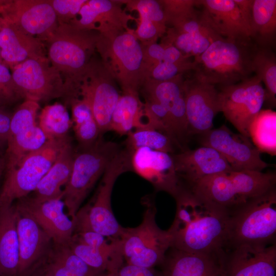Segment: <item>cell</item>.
I'll return each instance as SVG.
<instances>
[{
	"label": "cell",
	"instance_id": "cell-24",
	"mask_svg": "<svg viewBox=\"0 0 276 276\" xmlns=\"http://www.w3.org/2000/svg\"><path fill=\"white\" fill-rule=\"evenodd\" d=\"M122 5L120 1L87 0L71 23L99 32L127 30L128 22L134 18L123 10Z\"/></svg>",
	"mask_w": 276,
	"mask_h": 276
},
{
	"label": "cell",
	"instance_id": "cell-33",
	"mask_svg": "<svg viewBox=\"0 0 276 276\" xmlns=\"http://www.w3.org/2000/svg\"><path fill=\"white\" fill-rule=\"evenodd\" d=\"M251 38L258 47L273 48L276 35V1L254 0Z\"/></svg>",
	"mask_w": 276,
	"mask_h": 276
},
{
	"label": "cell",
	"instance_id": "cell-30",
	"mask_svg": "<svg viewBox=\"0 0 276 276\" xmlns=\"http://www.w3.org/2000/svg\"><path fill=\"white\" fill-rule=\"evenodd\" d=\"M128 10L136 11L139 14L137 26L134 33L142 45L157 42L165 34L167 25L159 1H120Z\"/></svg>",
	"mask_w": 276,
	"mask_h": 276
},
{
	"label": "cell",
	"instance_id": "cell-31",
	"mask_svg": "<svg viewBox=\"0 0 276 276\" xmlns=\"http://www.w3.org/2000/svg\"><path fill=\"white\" fill-rule=\"evenodd\" d=\"M19 242L14 203L0 204V276H18Z\"/></svg>",
	"mask_w": 276,
	"mask_h": 276
},
{
	"label": "cell",
	"instance_id": "cell-39",
	"mask_svg": "<svg viewBox=\"0 0 276 276\" xmlns=\"http://www.w3.org/2000/svg\"><path fill=\"white\" fill-rule=\"evenodd\" d=\"M38 117V124L48 140L68 136L73 124L65 105L57 102L46 105L41 109Z\"/></svg>",
	"mask_w": 276,
	"mask_h": 276
},
{
	"label": "cell",
	"instance_id": "cell-16",
	"mask_svg": "<svg viewBox=\"0 0 276 276\" xmlns=\"http://www.w3.org/2000/svg\"><path fill=\"white\" fill-rule=\"evenodd\" d=\"M223 38L215 30L202 8L167 28L162 42L170 44L188 58H194L204 52L215 41Z\"/></svg>",
	"mask_w": 276,
	"mask_h": 276
},
{
	"label": "cell",
	"instance_id": "cell-22",
	"mask_svg": "<svg viewBox=\"0 0 276 276\" xmlns=\"http://www.w3.org/2000/svg\"><path fill=\"white\" fill-rule=\"evenodd\" d=\"M14 206L19 242L18 276H23L45 260L53 242L27 212Z\"/></svg>",
	"mask_w": 276,
	"mask_h": 276
},
{
	"label": "cell",
	"instance_id": "cell-49",
	"mask_svg": "<svg viewBox=\"0 0 276 276\" xmlns=\"http://www.w3.org/2000/svg\"><path fill=\"white\" fill-rule=\"evenodd\" d=\"M234 1L237 5L244 21L250 30L252 21V10L254 0Z\"/></svg>",
	"mask_w": 276,
	"mask_h": 276
},
{
	"label": "cell",
	"instance_id": "cell-4",
	"mask_svg": "<svg viewBox=\"0 0 276 276\" xmlns=\"http://www.w3.org/2000/svg\"><path fill=\"white\" fill-rule=\"evenodd\" d=\"M99 32L72 23L58 24L47 43V58L64 81V98L72 94L96 51Z\"/></svg>",
	"mask_w": 276,
	"mask_h": 276
},
{
	"label": "cell",
	"instance_id": "cell-14",
	"mask_svg": "<svg viewBox=\"0 0 276 276\" xmlns=\"http://www.w3.org/2000/svg\"><path fill=\"white\" fill-rule=\"evenodd\" d=\"M0 17L42 41H45L58 25L50 0L0 1Z\"/></svg>",
	"mask_w": 276,
	"mask_h": 276
},
{
	"label": "cell",
	"instance_id": "cell-35",
	"mask_svg": "<svg viewBox=\"0 0 276 276\" xmlns=\"http://www.w3.org/2000/svg\"><path fill=\"white\" fill-rule=\"evenodd\" d=\"M48 139L38 124L9 136L7 143L6 167L15 165L28 154L41 148Z\"/></svg>",
	"mask_w": 276,
	"mask_h": 276
},
{
	"label": "cell",
	"instance_id": "cell-36",
	"mask_svg": "<svg viewBox=\"0 0 276 276\" xmlns=\"http://www.w3.org/2000/svg\"><path fill=\"white\" fill-rule=\"evenodd\" d=\"M249 138L261 152L276 154V112L271 109H261L250 123Z\"/></svg>",
	"mask_w": 276,
	"mask_h": 276
},
{
	"label": "cell",
	"instance_id": "cell-29",
	"mask_svg": "<svg viewBox=\"0 0 276 276\" xmlns=\"http://www.w3.org/2000/svg\"><path fill=\"white\" fill-rule=\"evenodd\" d=\"M145 128L158 130L139 93H121L112 114L109 131L127 135L134 129Z\"/></svg>",
	"mask_w": 276,
	"mask_h": 276
},
{
	"label": "cell",
	"instance_id": "cell-25",
	"mask_svg": "<svg viewBox=\"0 0 276 276\" xmlns=\"http://www.w3.org/2000/svg\"><path fill=\"white\" fill-rule=\"evenodd\" d=\"M171 249L161 266L164 276H222L225 253L201 254Z\"/></svg>",
	"mask_w": 276,
	"mask_h": 276
},
{
	"label": "cell",
	"instance_id": "cell-45",
	"mask_svg": "<svg viewBox=\"0 0 276 276\" xmlns=\"http://www.w3.org/2000/svg\"><path fill=\"white\" fill-rule=\"evenodd\" d=\"M87 0H50L57 15L58 24L71 22L77 16Z\"/></svg>",
	"mask_w": 276,
	"mask_h": 276
},
{
	"label": "cell",
	"instance_id": "cell-20",
	"mask_svg": "<svg viewBox=\"0 0 276 276\" xmlns=\"http://www.w3.org/2000/svg\"><path fill=\"white\" fill-rule=\"evenodd\" d=\"M276 244H243L225 251L222 276H275Z\"/></svg>",
	"mask_w": 276,
	"mask_h": 276
},
{
	"label": "cell",
	"instance_id": "cell-15",
	"mask_svg": "<svg viewBox=\"0 0 276 276\" xmlns=\"http://www.w3.org/2000/svg\"><path fill=\"white\" fill-rule=\"evenodd\" d=\"M200 135L202 146L217 151L233 170L262 171L268 166L249 138L233 132L225 125L212 128Z\"/></svg>",
	"mask_w": 276,
	"mask_h": 276
},
{
	"label": "cell",
	"instance_id": "cell-46",
	"mask_svg": "<svg viewBox=\"0 0 276 276\" xmlns=\"http://www.w3.org/2000/svg\"><path fill=\"white\" fill-rule=\"evenodd\" d=\"M102 276H164L161 270L128 264H124L113 274L104 273Z\"/></svg>",
	"mask_w": 276,
	"mask_h": 276
},
{
	"label": "cell",
	"instance_id": "cell-27",
	"mask_svg": "<svg viewBox=\"0 0 276 276\" xmlns=\"http://www.w3.org/2000/svg\"><path fill=\"white\" fill-rule=\"evenodd\" d=\"M199 6L222 37L233 40L251 39L250 29L234 0H199Z\"/></svg>",
	"mask_w": 276,
	"mask_h": 276
},
{
	"label": "cell",
	"instance_id": "cell-21",
	"mask_svg": "<svg viewBox=\"0 0 276 276\" xmlns=\"http://www.w3.org/2000/svg\"><path fill=\"white\" fill-rule=\"evenodd\" d=\"M14 204L27 212L54 244L69 245L74 234V223L64 212L62 198L38 202L27 196L16 200Z\"/></svg>",
	"mask_w": 276,
	"mask_h": 276
},
{
	"label": "cell",
	"instance_id": "cell-3",
	"mask_svg": "<svg viewBox=\"0 0 276 276\" xmlns=\"http://www.w3.org/2000/svg\"><path fill=\"white\" fill-rule=\"evenodd\" d=\"M275 182L274 173L231 170L204 177L187 188L229 215L275 188Z\"/></svg>",
	"mask_w": 276,
	"mask_h": 276
},
{
	"label": "cell",
	"instance_id": "cell-13",
	"mask_svg": "<svg viewBox=\"0 0 276 276\" xmlns=\"http://www.w3.org/2000/svg\"><path fill=\"white\" fill-rule=\"evenodd\" d=\"M10 69L22 99L39 103L64 97L63 79L47 57L28 59Z\"/></svg>",
	"mask_w": 276,
	"mask_h": 276
},
{
	"label": "cell",
	"instance_id": "cell-5",
	"mask_svg": "<svg viewBox=\"0 0 276 276\" xmlns=\"http://www.w3.org/2000/svg\"><path fill=\"white\" fill-rule=\"evenodd\" d=\"M96 51L121 93H139L147 78L148 68L134 30L99 32Z\"/></svg>",
	"mask_w": 276,
	"mask_h": 276
},
{
	"label": "cell",
	"instance_id": "cell-11",
	"mask_svg": "<svg viewBox=\"0 0 276 276\" xmlns=\"http://www.w3.org/2000/svg\"><path fill=\"white\" fill-rule=\"evenodd\" d=\"M75 92L76 98L82 99L88 105L101 134L108 131L121 91L100 58L93 56L78 79Z\"/></svg>",
	"mask_w": 276,
	"mask_h": 276
},
{
	"label": "cell",
	"instance_id": "cell-50",
	"mask_svg": "<svg viewBox=\"0 0 276 276\" xmlns=\"http://www.w3.org/2000/svg\"><path fill=\"white\" fill-rule=\"evenodd\" d=\"M23 276H52L43 266L42 263L27 272Z\"/></svg>",
	"mask_w": 276,
	"mask_h": 276
},
{
	"label": "cell",
	"instance_id": "cell-37",
	"mask_svg": "<svg viewBox=\"0 0 276 276\" xmlns=\"http://www.w3.org/2000/svg\"><path fill=\"white\" fill-rule=\"evenodd\" d=\"M68 246L86 264L102 273H115L123 265L122 255L111 254L94 248L81 241L74 235Z\"/></svg>",
	"mask_w": 276,
	"mask_h": 276
},
{
	"label": "cell",
	"instance_id": "cell-40",
	"mask_svg": "<svg viewBox=\"0 0 276 276\" xmlns=\"http://www.w3.org/2000/svg\"><path fill=\"white\" fill-rule=\"evenodd\" d=\"M127 136L125 149L130 152L140 147H147L173 154L175 147L177 145L168 134L154 128L136 129L130 132Z\"/></svg>",
	"mask_w": 276,
	"mask_h": 276
},
{
	"label": "cell",
	"instance_id": "cell-9",
	"mask_svg": "<svg viewBox=\"0 0 276 276\" xmlns=\"http://www.w3.org/2000/svg\"><path fill=\"white\" fill-rule=\"evenodd\" d=\"M148 204L141 223L133 228L124 227L120 240L127 264L154 268L163 264L172 241L169 231L162 229L156 223L154 204Z\"/></svg>",
	"mask_w": 276,
	"mask_h": 276
},
{
	"label": "cell",
	"instance_id": "cell-38",
	"mask_svg": "<svg viewBox=\"0 0 276 276\" xmlns=\"http://www.w3.org/2000/svg\"><path fill=\"white\" fill-rule=\"evenodd\" d=\"M253 73L265 85V101L271 107L276 102V56L272 48L257 46L252 61Z\"/></svg>",
	"mask_w": 276,
	"mask_h": 276
},
{
	"label": "cell",
	"instance_id": "cell-28",
	"mask_svg": "<svg viewBox=\"0 0 276 276\" xmlns=\"http://www.w3.org/2000/svg\"><path fill=\"white\" fill-rule=\"evenodd\" d=\"M75 152L70 138L63 143L55 160L33 191L32 198L42 202L63 197L62 187L71 175Z\"/></svg>",
	"mask_w": 276,
	"mask_h": 276
},
{
	"label": "cell",
	"instance_id": "cell-18",
	"mask_svg": "<svg viewBox=\"0 0 276 276\" xmlns=\"http://www.w3.org/2000/svg\"><path fill=\"white\" fill-rule=\"evenodd\" d=\"M183 75L163 81L147 79L139 91L144 98L155 100L166 111L172 123L176 140L180 147L190 136L186 113Z\"/></svg>",
	"mask_w": 276,
	"mask_h": 276
},
{
	"label": "cell",
	"instance_id": "cell-1",
	"mask_svg": "<svg viewBox=\"0 0 276 276\" xmlns=\"http://www.w3.org/2000/svg\"><path fill=\"white\" fill-rule=\"evenodd\" d=\"M174 198L176 214L168 229L171 248L195 253H224L229 214L185 187Z\"/></svg>",
	"mask_w": 276,
	"mask_h": 276
},
{
	"label": "cell",
	"instance_id": "cell-34",
	"mask_svg": "<svg viewBox=\"0 0 276 276\" xmlns=\"http://www.w3.org/2000/svg\"><path fill=\"white\" fill-rule=\"evenodd\" d=\"M72 109V121L80 149L93 146L101 136L98 125L87 104L80 98L69 104Z\"/></svg>",
	"mask_w": 276,
	"mask_h": 276
},
{
	"label": "cell",
	"instance_id": "cell-12",
	"mask_svg": "<svg viewBox=\"0 0 276 276\" xmlns=\"http://www.w3.org/2000/svg\"><path fill=\"white\" fill-rule=\"evenodd\" d=\"M218 87L220 112L240 134L249 138V125L265 101L261 81L254 75L236 84Z\"/></svg>",
	"mask_w": 276,
	"mask_h": 276
},
{
	"label": "cell",
	"instance_id": "cell-23",
	"mask_svg": "<svg viewBox=\"0 0 276 276\" xmlns=\"http://www.w3.org/2000/svg\"><path fill=\"white\" fill-rule=\"evenodd\" d=\"M172 156L175 171L186 188L207 176L233 170L220 153L208 146L183 149Z\"/></svg>",
	"mask_w": 276,
	"mask_h": 276
},
{
	"label": "cell",
	"instance_id": "cell-43",
	"mask_svg": "<svg viewBox=\"0 0 276 276\" xmlns=\"http://www.w3.org/2000/svg\"><path fill=\"white\" fill-rule=\"evenodd\" d=\"M167 25L181 20L191 14L198 6L196 0H160Z\"/></svg>",
	"mask_w": 276,
	"mask_h": 276
},
{
	"label": "cell",
	"instance_id": "cell-19",
	"mask_svg": "<svg viewBox=\"0 0 276 276\" xmlns=\"http://www.w3.org/2000/svg\"><path fill=\"white\" fill-rule=\"evenodd\" d=\"M131 170L158 191L175 197L183 187L175 169L172 154L140 147L130 153Z\"/></svg>",
	"mask_w": 276,
	"mask_h": 276
},
{
	"label": "cell",
	"instance_id": "cell-44",
	"mask_svg": "<svg viewBox=\"0 0 276 276\" xmlns=\"http://www.w3.org/2000/svg\"><path fill=\"white\" fill-rule=\"evenodd\" d=\"M20 99L9 68L0 62V107L5 108Z\"/></svg>",
	"mask_w": 276,
	"mask_h": 276
},
{
	"label": "cell",
	"instance_id": "cell-41",
	"mask_svg": "<svg viewBox=\"0 0 276 276\" xmlns=\"http://www.w3.org/2000/svg\"><path fill=\"white\" fill-rule=\"evenodd\" d=\"M39 108L38 102L25 100L12 114L8 137L37 124Z\"/></svg>",
	"mask_w": 276,
	"mask_h": 276
},
{
	"label": "cell",
	"instance_id": "cell-32",
	"mask_svg": "<svg viewBox=\"0 0 276 276\" xmlns=\"http://www.w3.org/2000/svg\"><path fill=\"white\" fill-rule=\"evenodd\" d=\"M42 264L52 276H101L104 274L89 266L67 245L53 243Z\"/></svg>",
	"mask_w": 276,
	"mask_h": 276
},
{
	"label": "cell",
	"instance_id": "cell-48",
	"mask_svg": "<svg viewBox=\"0 0 276 276\" xmlns=\"http://www.w3.org/2000/svg\"><path fill=\"white\" fill-rule=\"evenodd\" d=\"M12 114L0 107V148L7 145Z\"/></svg>",
	"mask_w": 276,
	"mask_h": 276
},
{
	"label": "cell",
	"instance_id": "cell-7",
	"mask_svg": "<svg viewBox=\"0 0 276 276\" xmlns=\"http://www.w3.org/2000/svg\"><path fill=\"white\" fill-rule=\"evenodd\" d=\"M229 215L226 250L243 244L275 243V188L252 199Z\"/></svg>",
	"mask_w": 276,
	"mask_h": 276
},
{
	"label": "cell",
	"instance_id": "cell-2",
	"mask_svg": "<svg viewBox=\"0 0 276 276\" xmlns=\"http://www.w3.org/2000/svg\"><path fill=\"white\" fill-rule=\"evenodd\" d=\"M257 47L251 39H218L193 58V76L218 86L244 81L253 73L252 61Z\"/></svg>",
	"mask_w": 276,
	"mask_h": 276
},
{
	"label": "cell",
	"instance_id": "cell-42",
	"mask_svg": "<svg viewBox=\"0 0 276 276\" xmlns=\"http://www.w3.org/2000/svg\"><path fill=\"white\" fill-rule=\"evenodd\" d=\"M193 60L189 59L183 62L170 63L161 61L148 70L147 79L156 81H167L184 73L192 71Z\"/></svg>",
	"mask_w": 276,
	"mask_h": 276
},
{
	"label": "cell",
	"instance_id": "cell-51",
	"mask_svg": "<svg viewBox=\"0 0 276 276\" xmlns=\"http://www.w3.org/2000/svg\"><path fill=\"white\" fill-rule=\"evenodd\" d=\"M6 167L5 157H3L0 154V180L3 172L5 171Z\"/></svg>",
	"mask_w": 276,
	"mask_h": 276
},
{
	"label": "cell",
	"instance_id": "cell-8",
	"mask_svg": "<svg viewBox=\"0 0 276 276\" xmlns=\"http://www.w3.org/2000/svg\"><path fill=\"white\" fill-rule=\"evenodd\" d=\"M120 150L118 144L100 136L91 147L75 153L71 175L63 190L62 197L72 219Z\"/></svg>",
	"mask_w": 276,
	"mask_h": 276
},
{
	"label": "cell",
	"instance_id": "cell-17",
	"mask_svg": "<svg viewBox=\"0 0 276 276\" xmlns=\"http://www.w3.org/2000/svg\"><path fill=\"white\" fill-rule=\"evenodd\" d=\"M183 88L189 135L203 134L213 128L220 112L218 89L193 76L184 80Z\"/></svg>",
	"mask_w": 276,
	"mask_h": 276
},
{
	"label": "cell",
	"instance_id": "cell-10",
	"mask_svg": "<svg viewBox=\"0 0 276 276\" xmlns=\"http://www.w3.org/2000/svg\"><path fill=\"white\" fill-rule=\"evenodd\" d=\"M68 136L48 140L41 148L26 155L15 165L5 168L0 191L1 202L12 204L33 192L54 163Z\"/></svg>",
	"mask_w": 276,
	"mask_h": 276
},
{
	"label": "cell",
	"instance_id": "cell-6",
	"mask_svg": "<svg viewBox=\"0 0 276 276\" xmlns=\"http://www.w3.org/2000/svg\"><path fill=\"white\" fill-rule=\"evenodd\" d=\"M131 170L130 152L121 150L106 167L92 200L80 208L72 219L74 234L93 231L109 239H120L124 227L116 219L111 208V194L117 178Z\"/></svg>",
	"mask_w": 276,
	"mask_h": 276
},
{
	"label": "cell",
	"instance_id": "cell-52",
	"mask_svg": "<svg viewBox=\"0 0 276 276\" xmlns=\"http://www.w3.org/2000/svg\"><path fill=\"white\" fill-rule=\"evenodd\" d=\"M0 62H2V60L1 58V53H0Z\"/></svg>",
	"mask_w": 276,
	"mask_h": 276
},
{
	"label": "cell",
	"instance_id": "cell-26",
	"mask_svg": "<svg viewBox=\"0 0 276 276\" xmlns=\"http://www.w3.org/2000/svg\"><path fill=\"white\" fill-rule=\"evenodd\" d=\"M44 47L43 41L0 17L1 58L8 67L28 59L47 57Z\"/></svg>",
	"mask_w": 276,
	"mask_h": 276
},
{
	"label": "cell",
	"instance_id": "cell-47",
	"mask_svg": "<svg viewBox=\"0 0 276 276\" xmlns=\"http://www.w3.org/2000/svg\"><path fill=\"white\" fill-rule=\"evenodd\" d=\"M141 45L148 70L150 67L163 61L165 47L162 43L155 42Z\"/></svg>",
	"mask_w": 276,
	"mask_h": 276
}]
</instances>
